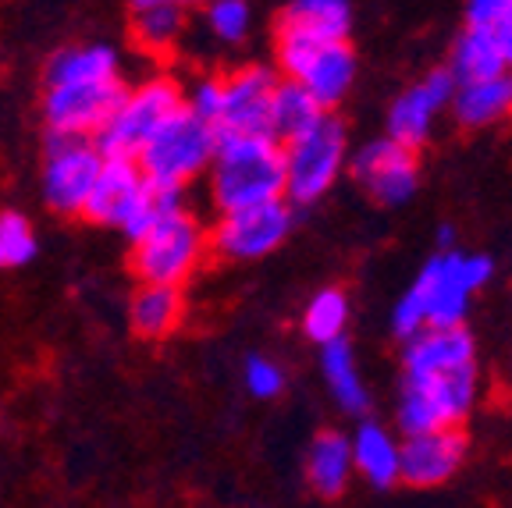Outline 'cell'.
I'll use <instances>...</instances> for the list:
<instances>
[{"label": "cell", "instance_id": "1", "mask_svg": "<svg viewBox=\"0 0 512 508\" xmlns=\"http://www.w3.org/2000/svg\"><path fill=\"white\" fill-rule=\"evenodd\" d=\"M210 189L221 214L285 199V153L271 135H224L210 160Z\"/></svg>", "mask_w": 512, "mask_h": 508}, {"label": "cell", "instance_id": "2", "mask_svg": "<svg viewBox=\"0 0 512 508\" xmlns=\"http://www.w3.org/2000/svg\"><path fill=\"white\" fill-rule=\"evenodd\" d=\"M207 246L203 224L182 207V199H168L150 228L132 242V270L143 285L182 288L203 263Z\"/></svg>", "mask_w": 512, "mask_h": 508}, {"label": "cell", "instance_id": "3", "mask_svg": "<svg viewBox=\"0 0 512 508\" xmlns=\"http://www.w3.org/2000/svg\"><path fill=\"white\" fill-rule=\"evenodd\" d=\"M214 150L217 132L207 121H200L196 114L182 107V111H175L150 135V143L139 150L136 164L153 192H160V196H182L185 185L210 167Z\"/></svg>", "mask_w": 512, "mask_h": 508}, {"label": "cell", "instance_id": "4", "mask_svg": "<svg viewBox=\"0 0 512 508\" xmlns=\"http://www.w3.org/2000/svg\"><path fill=\"white\" fill-rule=\"evenodd\" d=\"M168 199L182 196H160V192H153L136 160L104 157L100 175H96L93 189L86 196L82 217L93 224H107V228H121L128 242H136Z\"/></svg>", "mask_w": 512, "mask_h": 508}, {"label": "cell", "instance_id": "5", "mask_svg": "<svg viewBox=\"0 0 512 508\" xmlns=\"http://www.w3.org/2000/svg\"><path fill=\"white\" fill-rule=\"evenodd\" d=\"M182 107H185V89L171 75H153V79L139 82L136 89H125L118 111L111 114L104 132L93 139L96 150L104 153V157L136 160L139 150L150 143V135L171 114L182 111Z\"/></svg>", "mask_w": 512, "mask_h": 508}, {"label": "cell", "instance_id": "6", "mask_svg": "<svg viewBox=\"0 0 512 508\" xmlns=\"http://www.w3.org/2000/svg\"><path fill=\"white\" fill-rule=\"evenodd\" d=\"M473 398H477V363L441 370V374H406L399 398V427L406 434L456 430L473 409Z\"/></svg>", "mask_w": 512, "mask_h": 508}, {"label": "cell", "instance_id": "7", "mask_svg": "<svg viewBox=\"0 0 512 508\" xmlns=\"http://www.w3.org/2000/svg\"><path fill=\"white\" fill-rule=\"evenodd\" d=\"M278 68L288 82H299L324 111H331L342 104L356 79V54L345 40L278 32Z\"/></svg>", "mask_w": 512, "mask_h": 508}, {"label": "cell", "instance_id": "8", "mask_svg": "<svg viewBox=\"0 0 512 508\" xmlns=\"http://www.w3.org/2000/svg\"><path fill=\"white\" fill-rule=\"evenodd\" d=\"M285 153V196L299 207L328 196L345 167V128L335 118H324L317 128L281 146Z\"/></svg>", "mask_w": 512, "mask_h": 508}, {"label": "cell", "instance_id": "9", "mask_svg": "<svg viewBox=\"0 0 512 508\" xmlns=\"http://www.w3.org/2000/svg\"><path fill=\"white\" fill-rule=\"evenodd\" d=\"M100 164H104V153L96 150L93 139L50 135L47 160H43V203L54 214H82Z\"/></svg>", "mask_w": 512, "mask_h": 508}, {"label": "cell", "instance_id": "10", "mask_svg": "<svg viewBox=\"0 0 512 508\" xmlns=\"http://www.w3.org/2000/svg\"><path fill=\"white\" fill-rule=\"evenodd\" d=\"M292 231V210L285 207V199L274 203H260V207L246 210H228L210 231V249L221 260H264L267 253L281 246Z\"/></svg>", "mask_w": 512, "mask_h": 508}, {"label": "cell", "instance_id": "11", "mask_svg": "<svg viewBox=\"0 0 512 508\" xmlns=\"http://www.w3.org/2000/svg\"><path fill=\"white\" fill-rule=\"evenodd\" d=\"M125 82H104V86H47L43 93V118L50 135L68 139H96L118 111Z\"/></svg>", "mask_w": 512, "mask_h": 508}, {"label": "cell", "instance_id": "12", "mask_svg": "<svg viewBox=\"0 0 512 508\" xmlns=\"http://www.w3.org/2000/svg\"><path fill=\"white\" fill-rule=\"evenodd\" d=\"M278 82V75L271 68H260V64L221 75V114L214 125L217 139H224V135H271V100Z\"/></svg>", "mask_w": 512, "mask_h": 508}, {"label": "cell", "instance_id": "13", "mask_svg": "<svg viewBox=\"0 0 512 508\" xmlns=\"http://www.w3.org/2000/svg\"><path fill=\"white\" fill-rule=\"evenodd\" d=\"M352 175L356 182L367 189V196H374L384 207H399L416 192L420 182V160L416 150L395 143V139H377L367 143L356 160H352Z\"/></svg>", "mask_w": 512, "mask_h": 508}, {"label": "cell", "instance_id": "14", "mask_svg": "<svg viewBox=\"0 0 512 508\" xmlns=\"http://www.w3.org/2000/svg\"><path fill=\"white\" fill-rule=\"evenodd\" d=\"M463 459L466 437L459 430L406 434V445H399V480L409 487H438L456 477Z\"/></svg>", "mask_w": 512, "mask_h": 508}, {"label": "cell", "instance_id": "15", "mask_svg": "<svg viewBox=\"0 0 512 508\" xmlns=\"http://www.w3.org/2000/svg\"><path fill=\"white\" fill-rule=\"evenodd\" d=\"M452 93H456V82L448 72H431L424 82H416L413 89H406L402 96H395L392 111H388V139L395 143L416 146L431 135V125L448 104H452Z\"/></svg>", "mask_w": 512, "mask_h": 508}, {"label": "cell", "instance_id": "16", "mask_svg": "<svg viewBox=\"0 0 512 508\" xmlns=\"http://www.w3.org/2000/svg\"><path fill=\"white\" fill-rule=\"evenodd\" d=\"M427 295V327H463L473 288L463 278V253H441L420 270Z\"/></svg>", "mask_w": 512, "mask_h": 508}, {"label": "cell", "instance_id": "17", "mask_svg": "<svg viewBox=\"0 0 512 508\" xmlns=\"http://www.w3.org/2000/svg\"><path fill=\"white\" fill-rule=\"evenodd\" d=\"M477 363V349L466 327H424L413 334L402 352L406 374H441V370H456V366Z\"/></svg>", "mask_w": 512, "mask_h": 508}, {"label": "cell", "instance_id": "18", "mask_svg": "<svg viewBox=\"0 0 512 508\" xmlns=\"http://www.w3.org/2000/svg\"><path fill=\"white\" fill-rule=\"evenodd\" d=\"M121 79V61L107 43H79L50 57L47 86H104Z\"/></svg>", "mask_w": 512, "mask_h": 508}, {"label": "cell", "instance_id": "19", "mask_svg": "<svg viewBox=\"0 0 512 508\" xmlns=\"http://www.w3.org/2000/svg\"><path fill=\"white\" fill-rule=\"evenodd\" d=\"M448 107L456 111V121L463 128H488L512 118V72L505 68L491 79L456 86Z\"/></svg>", "mask_w": 512, "mask_h": 508}, {"label": "cell", "instance_id": "20", "mask_svg": "<svg viewBox=\"0 0 512 508\" xmlns=\"http://www.w3.org/2000/svg\"><path fill=\"white\" fill-rule=\"evenodd\" d=\"M306 477L320 498H338L352 477V448L349 437L338 430H320L306 452Z\"/></svg>", "mask_w": 512, "mask_h": 508}, {"label": "cell", "instance_id": "21", "mask_svg": "<svg viewBox=\"0 0 512 508\" xmlns=\"http://www.w3.org/2000/svg\"><path fill=\"white\" fill-rule=\"evenodd\" d=\"M185 317V295L175 285H139L128 306V320L143 338H168Z\"/></svg>", "mask_w": 512, "mask_h": 508}, {"label": "cell", "instance_id": "22", "mask_svg": "<svg viewBox=\"0 0 512 508\" xmlns=\"http://www.w3.org/2000/svg\"><path fill=\"white\" fill-rule=\"evenodd\" d=\"M352 8L349 0H292L278 18V32H299L313 40H345Z\"/></svg>", "mask_w": 512, "mask_h": 508}, {"label": "cell", "instance_id": "23", "mask_svg": "<svg viewBox=\"0 0 512 508\" xmlns=\"http://www.w3.org/2000/svg\"><path fill=\"white\" fill-rule=\"evenodd\" d=\"M349 448L352 469H360L374 487H392L399 480V441L381 423H360Z\"/></svg>", "mask_w": 512, "mask_h": 508}, {"label": "cell", "instance_id": "24", "mask_svg": "<svg viewBox=\"0 0 512 508\" xmlns=\"http://www.w3.org/2000/svg\"><path fill=\"white\" fill-rule=\"evenodd\" d=\"M324 118H328V111H324L299 82H288V79L278 82L274 100H271V135L281 146L299 139V135H306L310 128H317Z\"/></svg>", "mask_w": 512, "mask_h": 508}, {"label": "cell", "instance_id": "25", "mask_svg": "<svg viewBox=\"0 0 512 508\" xmlns=\"http://www.w3.org/2000/svg\"><path fill=\"white\" fill-rule=\"evenodd\" d=\"M445 72L452 75L456 86L491 79V75L505 72L502 50H498L491 29H466L456 40V47H452V64H448Z\"/></svg>", "mask_w": 512, "mask_h": 508}, {"label": "cell", "instance_id": "26", "mask_svg": "<svg viewBox=\"0 0 512 508\" xmlns=\"http://www.w3.org/2000/svg\"><path fill=\"white\" fill-rule=\"evenodd\" d=\"M320 370H324V377H328L331 391H335L338 405H342L345 413H367V384H363L360 370H356V356H352V345L345 338L320 345Z\"/></svg>", "mask_w": 512, "mask_h": 508}, {"label": "cell", "instance_id": "27", "mask_svg": "<svg viewBox=\"0 0 512 508\" xmlns=\"http://www.w3.org/2000/svg\"><path fill=\"white\" fill-rule=\"evenodd\" d=\"M182 29H185L182 4H153V8H136V15H132V36L150 54L175 47Z\"/></svg>", "mask_w": 512, "mask_h": 508}, {"label": "cell", "instance_id": "28", "mask_svg": "<svg viewBox=\"0 0 512 508\" xmlns=\"http://www.w3.org/2000/svg\"><path fill=\"white\" fill-rule=\"evenodd\" d=\"M345 324H349V299H345V292L342 288H320L303 313L306 338H313L317 345H328L335 338H342Z\"/></svg>", "mask_w": 512, "mask_h": 508}, {"label": "cell", "instance_id": "29", "mask_svg": "<svg viewBox=\"0 0 512 508\" xmlns=\"http://www.w3.org/2000/svg\"><path fill=\"white\" fill-rule=\"evenodd\" d=\"M36 231H32L29 217L18 210H4L0 214V270H15L36 256Z\"/></svg>", "mask_w": 512, "mask_h": 508}, {"label": "cell", "instance_id": "30", "mask_svg": "<svg viewBox=\"0 0 512 508\" xmlns=\"http://www.w3.org/2000/svg\"><path fill=\"white\" fill-rule=\"evenodd\" d=\"M207 25L217 40L239 43L249 32V4L246 0H210L207 4Z\"/></svg>", "mask_w": 512, "mask_h": 508}, {"label": "cell", "instance_id": "31", "mask_svg": "<svg viewBox=\"0 0 512 508\" xmlns=\"http://www.w3.org/2000/svg\"><path fill=\"white\" fill-rule=\"evenodd\" d=\"M246 388L253 398H274L281 395L285 388V374H281V366L267 356H249L246 359Z\"/></svg>", "mask_w": 512, "mask_h": 508}, {"label": "cell", "instance_id": "32", "mask_svg": "<svg viewBox=\"0 0 512 508\" xmlns=\"http://www.w3.org/2000/svg\"><path fill=\"white\" fill-rule=\"evenodd\" d=\"M185 111H192L196 118L214 128L217 114H221V75H203V79L185 93Z\"/></svg>", "mask_w": 512, "mask_h": 508}, {"label": "cell", "instance_id": "33", "mask_svg": "<svg viewBox=\"0 0 512 508\" xmlns=\"http://www.w3.org/2000/svg\"><path fill=\"white\" fill-rule=\"evenodd\" d=\"M512 11V0H466V22L470 29H495Z\"/></svg>", "mask_w": 512, "mask_h": 508}, {"label": "cell", "instance_id": "34", "mask_svg": "<svg viewBox=\"0 0 512 508\" xmlns=\"http://www.w3.org/2000/svg\"><path fill=\"white\" fill-rule=\"evenodd\" d=\"M491 270H495V263H491L488 256H463V278H466V285H470L473 292L488 285Z\"/></svg>", "mask_w": 512, "mask_h": 508}, {"label": "cell", "instance_id": "35", "mask_svg": "<svg viewBox=\"0 0 512 508\" xmlns=\"http://www.w3.org/2000/svg\"><path fill=\"white\" fill-rule=\"evenodd\" d=\"M491 36H495V43H498V50H502V61H505V68L512 72V11L502 18V22L491 29Z\"/></svg>", "mask_w": 512, "mask_h": 508}, {"label": "cell", "instance_id": "36", "mask_svg": "<svg viewBox=\"0 0 512 508\" xmlns=\"http://www.w3.org/2000/svg\"><path fill=\"white\" fill-rule=\"evenodd\" d=\"M438 246H441V253H452V249H448V246H452V228L438 231Z\"/></svg>", "mask_w": 512, "mask_h": 508}, {"label": "cell", "instance_id": "37", "mask_svg": "<svg viewBox=\"0 0 512 508\" xmlns=\"http://www.w3.org/2000/svg\"><path fill=\"white\" fill-rule=\"evenodd\" d=\"M153 4H185V0H132V8H153Z\"/></svg>", "mask_w": 512, "mask_h": 508}, {"label": "cell", "instance_id": "38", "mask_svg": "<svg viewBox=\"0 0 512 508\" xmlns=\"http://www.w3.org/2000/svg\"><path fill=\"white\" fill-rule=\"evenodd\" d=\"M207 4H210V0H207Z\"/></svg>", "mask_w": 512, "mask_h": 508}]
</instances>
